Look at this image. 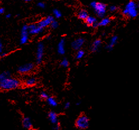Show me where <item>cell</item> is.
<instances>
[{
    "mask_svg": "<svg viewBox=\"0 0 139 130\" xmlns=\"http://www.w3.org/2000/svg\"><path fill=\"white\" fill-rule=\"evenodd\" d=\"M20 85L18 80L14 78L8 77L0 81V89L5 90H8L16 89Z\"/></svg>",
    "mask_w": 139,
    "mask_h": 130,
    "instance_id": "obj_1",
    "label": "cell"
},
{
    "mask_svg": "<svg viewBox=\"0 0 139 130\" xmlns=\"http://www.w3.org/2000/svg\"><path fill=\"white\" fill-rule=\"evenodd\" d=\"M123 15L130 18H135L137 15V5L134 1H130L127 4L125 8L123 10Z\"/></svg>",
    "mask_w": 139,
    "mask_h": 130,
    "instance_id": "obj_2",
    "label": "cell"
},
{
    "mask_svg": "<svg viewBox=\"0 0 139 130\" xmlns=\"http://www.w3.org/2000/svg\"><path fill=\"white\" fill-rule=\"evenodd\" d=\"M90 6L94 9L95 13L99 17L102 18L105 15L106 12V6L104 4L94 1L90 4Z\"/></svg>",
    "mask_w": 139,
    "mask_h": 130,
    "instance_id": "obj_3",
    "label": "cell"
},
{
    "mask_svg": "<svg viewBox=\"0 0 139 130\" xmlns=\"http://www.w3.org/2000/svg\"><path fill=\"white\" fill-rule=\"evenodd\" d=\"M89 119L86 115H82L76 120V126L79 129H84L89 127Z\"/></svg>",
    "mask_w": 139,
    "mask_h": 130,
    "instance_id": "obj_4",
    "label": "cell"
},
{
    "mask_svg": "<svg viewBox=\"0 0 139 130\" xmlns=\"http://www.w3.org/2000/svg\"><path fill=\"white\" fill-rule=\"evenodd\" d=\"M44 47L43 43H42V42H40L38 44L37 50H36V63L38 64H40L42 61V59H43L44 55Z\"/></svg>",
    "mask_w": 139,
    "mask_h": 130,
    "instance_id": "obj_5",
    "label": "cell"
},
{
    "mask_svg": "<svg viewBox=\"0 0 139 130\" xmlns=\"http://www.w3.org/2000/svg\"><path fill=\"white\" fill-rule=\"evenodd\" d=\"M28 33H29V28L28 25H24L21 29L20 44H24L28 41Z\"/></svg>",
    "mask_w": 139,
    "mask_h": 130,
    "instance_id": "obj_6",
    "label": "cell"
},
{
    "mask_svg": "<svg viewBox=\"0 0 139 130\" xmlns=\"http://www.w3.org/2000/svg\"><path fill=\"white\" fill-rule=\"evenodd\" d=\"M28 28H29V33L32 35L38 34L43 30V28L36 24H31L28 26Z\"/></svg>",
    "mask_w": 139,
    "mask_h": 130,
    "instance_id": "obj_7",
    "label": "cell"
},
{
    "mask_svg": "<svg viewBox=\"0 0 139 130\" xmlns=\"http://www.w3.org/2000/svg\"><path fill=\"white\" fill-rule=\"evenodd\" d=\"M34 66V64L32 63L25 64L24 65H22V66H20L18 68V71L21 73L29 72L33 69Z\"/></svg>",
    "mask_w": 139,
    "mask_h": 130,
    "instance_id": "obj_8",
    "label": "cell"
},
{
    "mask_svg": "<svg viewBox=\"0 0 139 130\" xmlns=\"http://www.w3.org/2000/svg\"><path fill=\"white\" fill-rule=\"evenodd\" d=\"M84 42L85 40L84 38H79L75 39L74 41L72 42L71 46L73 49H74L75 50H79L82 47V46H83Z\"/></svg>",
    "mask_w": 139,
    "mask_h": 130,
    "instance_id": "obj_9",
    "label": "cell"
},
{
    "mask_svg": "<svg viewBox=\"0 0 139 130\" xmlns=\"http://www.w3.org/2000/svg\"><path fill=\"white\" fill-rule=\"evenodd\" d=\"M53 20L54 19L52 16H48L46 18L42 20L41 21H39L38 23V25H39L41 27L44 28L48 26V25H50V24L52 23V22Z\"/></svg>",
    "mask_w": 139,
    "mask_h": 130,
    "instance_id": "obj_10",
    "label": "cell"
},
{
    "mask_svg": "<svg viewBox=\"0 0 139 130\" xmlns=\"http://www.w3.org/2000/svg\"><path fill=\"white\" fill-rule=\"evenodd\" d=\"M58 53L59 55H64L65 53V39L62 38L59 41L58 44Z\"/></svg>",
    "mask_w": 139,
    "mask_h": 130,
    "instance_id": "obj_11",
    "label": "cell"
},
{
    "mask_svg": "<svg viewBox=\"0 0 139 130\" xmlns=\"http://www.w3.org/2000/svg\"><path fill=\"white\" fill-rule=\"evenodd\" d=\"M48 117H49V120H50V122L55 124V125H57L58 122V118L57 115L54 112H50L48 114Z\"/></svg>",
    "mask_w": 139,
    "mask_h": 130,
    "instance_id": "obj_12",
    "label": "cell"
},
{
    "mask_svg": "<svg viewBox=\"0 0 139 130\" xmlns=\"http://www.w3.org/2000/svg\"><path fill=\"white\" fill-rule=\"evenodd\" d=\"M117 41H118V37L117 36H112L111 39H110L109 44L107 45V48L109 50H111L113 49V47L115 46V45L117 43Z\"/></svg>",
    "mask_w": 139,
    "mask_h": 130,
    "instance_id": "obj_13",
    "label": "cell"
},
{
    "mask_svg": "<svg viewBox=\"0 0 139 130\" xmlns=\"http://www.w3.org/2000/svg\"><path fill=\"white\" fill-rule=\"evenodd\" d=\"M22 126L26 129H29L32 127V123L29 118H24L22 121Z\"/></svg>",
    "mask_w": 139,
    "mask_h": 130,
    "instance_id": "obj_14",
    "label": "cell"
},
{
    "mask_svg": "<svg viewBox=\"0 0 139 130\" xmlns=\"http://www.w3.org/2000/svg\"><path fill=\"white\" fill-rule=\"evenodd\" d=\"M101 43L102 42L100 39H96V40H95L93 42V43L92 46V47H91L92 51L93 52L97 51L99 49V48L100 46Z\"/></svg>",
    "mask_w": 139,
    "mask_h": 130,
    "instance_id": "obj_15",
    "label": "cell"
},
{
    "mask_svg": "<svg viewBox=\"0 0 139 130\" xmlns=\"http://www.w3.org/2000/svg\"><path fill=\"white\" fill-rule=\"evenodd\" d=\"M85 21L86 24L88 25H92V26H93V25L95 24L96 22V19L93 16H88L87 18L85 19Z\"/></svg>",
    "mask_w": 139,
    "mask_h": 130,
    "instance_id": "obj_16",
    "label": "cell"
},
{
    "mask_svg": "<svg viewBox=\"0 0 139 130\" xmlns=\"http://www.w3.org/2000/svg\"><path fill=\"white\" fill-rule=\"evenodd\" d=\"M78 16L79 18L82 20H85L88 16V14L86 10H81L78 13Z\"/></svg>",
    "mask_w": 139,
    "mask_h": 130,
    "instance_id": "obj_17",
    "label": "cell"
},
{
    "mask_svg": "<svg viewBox=\"0 0 139 130\" xmlns=\"http://www.w3.org/2000/svg\"><path fill=\"white\" fill-rule=\"evenodd\" d=\"M47 103L49 106L55 107L57 106V103L55 99H54L52 97H48L47 99Z\"/></svg>",
    "mask_w": 139,
    "mask_h": 130,
    "instance_id": "obj_18",
    "label": "cell"
},
{
    "mask_svg": "<svg viewBox=\"0 0 139 130\" xmlns=\"http://www.w3.org/2000/svg\"><path fill=\"white\" fill-rule=\"evenodd\" d=\"M36 83V79L34 77L28 78L25 81V84L28 86H33Z\"/></svg>",
    "mask_w": 139,
    "mask_h": 130,
    "instance_id": "obj_19",
    "label": "cell"
},
{
    "mask_svg": "<svg viewBox=\"0 0 139 130\" xmlns=\"http://www.w3.org/2000/svg\"><path fill=\"white\" fill-rule=\"evenodd\" d=\"M8 77H10V73L9 72L4 71L0 73V81Z\"/></svg>",
    "mask_w": 139,
    "mask_h": 130,
    "instance_id": "obj_20",
    "label": "cell"
},
{
    "mask_svg": "<svg viewBox=\"0 0 139 130\" xmlns=\"http://www.w3.org/2000/svg\"><path fill=\"white\" fill-rule=\"evenodd\" d=\"M110 21V20L109 18H103L100 22H99V25H100V26H102V27L106 26V25L109 24Z\"/></svg>",
    "mask_w": 139,
    "mask_h": 130,
    "instance_id": "obj_21",
    "label": "cell"
},
{
    "mask_svg": "<svg viewBox=\"0 0 139 130\" xmlns=\"http://www.w3.org/2000/svg\"><path fill=\"white\" fill-rule=\"evenodd\" d=\"M84 54H85V53L84 52V50L79 49L78 50V52H77V53H76V58L78 59V60H79V59H81L84 57Z\"/></svg>",
    "mask_w": 139,
    "mask_h": 130,
    "instance_id": "obj_22",
    "label": "cell"
},
{
    "mask_svg": "<svg viewBox=\"0 0 139 130\" xmlns=\"http://www.w3.org/2000/svg\"><path fill=\"white\" fill-rule=\"evenodd\" d=\"M53 14L56 18H61L62 16V14L61 12V11H59L57 9H55L53 10Z\"/></svg>",
    "mask_w": 139,
    "mask_h": 130,
    "instance_id": "obj_23",
    "label": "cell"
},
{
    "mask_svg": "<svg viewBox=\"0 0 139 130\" xmlns=\"http://www.w3.org/2000/svg\"><path fill=\"white\" fill-rule=\"evenodd\" d=\"M60 65L61 66L64 67H67L69 66V61H68L66 59H64L63 60L61 61V62L60 63Z\"/></svg>",
    "mask_w": 139,
    "mask_h": 130,
    "instance_id": "obj_24",
    "label": "cell"
},
{
    "mask_svg": "<svg viewBox=\"0 0 139 130\" xmlns=\"http://www.w3.org/2000/svg\"><path fill=\"white\" fill-rule=\"evenodd\" d=\"M50 26L51 27H52V28H53V29H56V28L58 27V22L55 20H53L52 22V23L50 24Z\"/></svg>",
    "mask_w": 139,
    "mask_h": 130,
    "instance_id": "obj_25",
    "label": "cell"
},
{
    "mask_svg": "<svg viewBox=\"0 0 139 130\" xmlns=\"http://www.w3.org/2000/svg\"><path fill=\"white\" fill-rule=\"evenodd\" d=\"M40 97L42 99H47L48 98V95L45 92H42L40 94Z\"/></svg>",
    "mask_w": 139,
    "mask_h": 130,
    "instance_id": "obj_26",
    "label": "cell"
},
{
    "mask_svg": "<svg viewBox=\"0 0 139 130\" xmlns=\"http://www.w3.org/2000/svg\"><path fill=\"white\" fill-rule=\"evenodd\" d=\"M109 10L111 11V12H115V11L117 10V7L115 6H111L109 7Z\"/></svg>",
    "mask_w": 139,
    "mask_h": 130,
    "instance_id": "obj_27",
    "label": "cell"
},
{
    "mask_svg": "<svg viewBox=\"0 0 139 130\" xmlns=\"http://www.w3.org/2000/svg\"><path fill=\"white\" fill-rule=\"evenodd\" d=\"M38 6L41 8H44L45 7V4L43 2H39L38 4Z\"/></svg>",
    "mask_w": 139,
    "mask_h": 130,
    "instance_id": "obj_28",
    "label": "cell"
},
{
    "mask_svg": "<svg viewBox=\"0 0 139 130\" xmlns=\"http://www.w3.org/2000/svg\"><path fill=\"white\" fill-rule=\"evenodd\" d=\"M70 106V103L69 102H67L65 104V109H68Z\"/></svg>",
    "mask_w": 139,
    "mask_h": 130,
    "instance_id": "obj_29",
    "label": "cell"
},
{
    "mask_svg": "<svg viewBox=\"0 0 139 130\" xmlns=\"http://www.w3.org/2000/svg\"><path fill=\"white\" fill-rule=\"evenodd\" d=\"M3 52V45L2 42L0 41V54Z\"/></svg>",
    "mask_w": 139,
    "mask_h": 130,
    "instance_id": "obj_30",
    "label": "cell"
},
{
    "mask_svg": "<svg viewBox=\"0 0 139 130\" xmlns=\"http://www.w3.org/2000/svg\"><path fill=\"white\" fill-rule=\"evenodd\" d=\"M5 12V9L4 8H0V14H2Z\"/></svg>",
    "mask_w": 139,
    "mask_h": 130,
    "instance_id": "obj_31",
    "label": "cell"
},
{
    "mask_svg": "<svg viewBox=\"0 0 139 130\" xmlns=\"http://www.w3.org/2000/svg\"><path fill=\"white\" fill-rule=\"evenodd\" d=\"M6 55V53H1V54H0V57H5V56Z\"/></svg>",
    "mask_w": 139,
    "mask_h": 130,
    "instance_id": "obj_32",
    "label": "cell"
},
{
    "mask_svg": "<svg viewBox=\"0 0 139 130\" xmlns=\"http://www.w3.org/2000/svg\"><path fill=\"white\" fill-rule=\"evenodd\" d=\"M11 14H7V15H6V18H10V17H11Z\"/></svg>",
    "mask_w": 139,
    "mask_h": 130,
    "instance_id": "obj_33",
    "label": "cell"
},
{
    "mask_svg": "<svg viewBox=\"0 0 139 130\" xmlns=\"http://www.w3.org/2000/svg\"><path fill=\"white\" fill-rule=\"evenodd\" d=\"M59 127L58 126H56V127H55L56 129H59Z\"/></svg>",
    "mask_w": 139,
    "mask_h": 130,
    "instance_id": "obj_34",
    "label": "cell"
},
{
    "mask_svg": "<svg viewBox=\"0 0 139 130\" xmlns=\"http://www.w3.org/2000/svg\"><path fill=\"white\" fill-rule=\"evenodd\" d=\"M25 1H27V2H28V1H30L31 0H25Z\"/></svg>",
    "mask_w": 139,
    "mask_h": 130,
    "instance_id": "obj_35",
    "label": "cell"
},
{
    "mask_svg": "<svg viewBox=\"0 0 139 130\" xmlns=\"http://www.w3.org/2000/svg\"><path fill=\"white\" fill-rule=\"evenodd\" d=\"M80 104V103H76V105H79Z\"/></svg>",
    "mask_w": 139,
    "mask_h": 130,
    "instance_id": "obj_36",
    "label": "cell"
},
{
    "mask_svg": "<svg viewBox=\"0 0 139 130\" xmlns=\"http://www.w3.org/2000/svg\"><path fill=\"white\" fill-rule=\"evenodd\" d=\"M138 6H139V2H138Z\"/></svg>",
    "mask_w": 139,
    "mask_h": 130,
    "instance_id": "obj_37",
    "label": "cell"
}]
</instances>
